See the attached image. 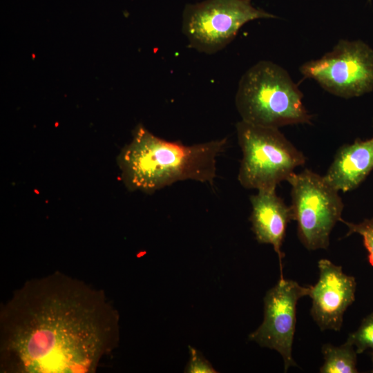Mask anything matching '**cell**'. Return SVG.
Returning <instances> with one entry per match:
<instances>
[{"label":"cell","instance_id":"obj_1","mask_svg":"<svg viewBox=\"0 0 373 373\" xmlns=\"http://www.w3.org/2000/svg\"><path fill=\"white\" fill-rule=\"evenodd\" d=\"M104 291L55 271L27 280L0 308V372L94 373L119 341Z\"/></svg>","mask_w":373,"mask_h":373},{"label":"cell","instance_id":"obj_2","mask_svg":"<svg viewBox=\"0 0 373 373\" xmlns=\"http://www.w3.org/2000/svg\"><path fill=\"white\" fill-rule=\"evenodd\" d=\"M227 144V137H223L186 145L160 138L138 124L132 140L119 153L117 164L121 178L131 191L151 194L184 180L213 186L217 158Z\"/></svg>","mask_w":373,"mask_h":373},{"label":"cell","instance_id":"obj_3","mask_svg":"<svg viewBox=\"0 0 373 373\" xmlns=\"http://www.w3.org/2000/svg\"><path fill=\"white\" fill-rule=\"evenodd\" d=\"M303 94L287 71L262 60L241 77L235 96L241 120L257 126L276 128L311 124L312 115L303 102Z\"/></svg>","mask_w":373,"mask_h":373},{"label":"cell","instance_id":"obj_4","mask_svg":"<svg viewBox=\"0 0 373 373\" xmlns=\"http://www.w3.org/2000/svg\"><path fill=\"white\" fill-rule=\"evenodd\" d=\"M242 151L238 180L247 189H273L303 166L304 154L279 128L264 127L242 120L236 125Z\"/></svg>","mask_w":373,"mask_h":373},{"label":"cell","instance_id":"obj_5","mask_svg":"<svg viewBox=\"0 0 373 373\" xmlns=\"http://www.w3.org/2000/svg\"><path fill=\"white\" fill-rule=\"evenodd\" d=\"M291 186L293 220L298 239L308 250L326 249L331 231L342 220L343 203L338 191L323 176L305 169L287 180Z\"/></svg>","mask_w":373,"mask_h":373},{"label":"cell","instance_id":"obj_6","mask_svg":"<svg viewBox=\"0 0 373 373\" xmlns=\"http://www.w3.org/2000/svg\"><path fill=\"white\" fill-rule=\"evenodd\" d=\"M276 17L251 0H205L186 6L182 30L191 48L210 55L229 44L245 23Z\"/></svg>","mask_w":373,"mask_h":373},{"label":"cell","instance_id":"obj_7","mask_svg":"<svg viewBox=\"0 0 373 373\" xmlns=\"http://www.w3.org/2000/svg\"><path fill=\"white\" fill-rule=\"evenodd\" d=\"M299 70L334 95L359 97L373 90V49L361 40L341 39L331 51L303 64Z\"/></svg>","mask_w":373,"mask_h":373},{"label":"cell","instance_id":"obj_8","mask_svg":"<svg viewBox=\"0 0 373 373\" xmlns=\"http://www.w3.org/2000/svg\"><path fill=\"white\" fill-rule=\"evenodd\" d=\"M309 291L310 285L301 286L296 281L280 277L264 297L262 324L249 336L250 341L280 354L285 372L296 365L292 356L296 305L300 298L309 296Z\"/></svg>","mask_w":373,"mask_h":373},{"label":"cell","instance_id":"obj_9","mask_svg":"<svg viewBox=\"0 0 373 373\" xmlns=\"http://www.w3.org/2000/svg\"><path fill=\"white\" fill-rule=\"evenodd\" d=\"M319 278L310 285L311 315L321 331H339L343 314L355 300V278L345 274L342 267L327 259L318 262Z\"/></svg>","mask_w":373,"mask_h":373},{"label":"cell","instance_id":"obj_10","mask_svg":"<svg viewBox=\"0 0 373 373\" xmlns=\"http://www.w3.org/2000/svg\"><path fill=\"white\" fill-rule=\"evenodd\" d=\"M249 200L251 204L249 220L255 238L259 243L273 246L279 259L280 277H283L282 260L285 254L282 245L287 224L293 220L291 209L276 194V189L258 190Z\"/></svg>","mask_w":373,"mask_h":373},{"label":"cell","instance_id":"obj_11","mask_svg":"<svg viewBox=\"0 0 373 373\" xmlns=\"http://www.w3.org/2000/svg\"><path fill=\"white\" fill-rule=\"evenodd\" d=\"M372 170L373 137L341 147L323 177L337 191L347 192L358 187Z\"/></svg>","mask_w":373,"mask_h":373},{"label":"cell","instance_id":"obj_12","mask_svg":"<svg viewBox=\"0 0 373 373\" xmlns=\"http://www.w3.org/2000/svg\"><path fill=\"white\" fill-rule=\"evenodd\" d=\"M324 363L321 373H357V352L355 347L348 342L340 346L325 343L322 346Z\"/></svg>","mask_w":373,"mask_h":373},{"label":"cell","instance_id":"obj_13","mask_svg":"<svg viewBox=\"0 0 373 373\" xmlns=\"http://www.w3.org/2000/svg\"><path fill=\"white\" fill-rule=\"evenodd\" d=\"M347 342L353 345L357 354L373 350V312L365 316L358 329L349 334Z\"/></svg>","mask_w":373,"mask_h":373},{"label":"cell","instance_id":"obj_14","mask_svg":"<svg viewBox=\"0 0 373 373\" xmlns=\"http://www.w3.org/2000/svg\"><path fill=\"white\" fill-rule=\"evenodd\" d=\"M341 222H343L348 228L347 236L353 233H358L361 236L364 246L368 253V262L373 266V217L364 219L359 223L349 222L343 219Z\"/></svg>","mask_w":373,"mask_h":373},{"label":"cell","instance_id":"obj_15","mask_svg":"<svg viewBox=\"0 0 373 373\" xmlns=\"http://www.w3.org/2000/svg\"><path fill=\"white\" fill-rule=\"evenodd\" d=\"M190 359L185 368L186 373H216L211 364L195 348L189 346Z\"/></svg>","mask_w":373,"mask_h":373},{"label":"cell","instance_id":"obj_16","mask_svg":"<svg viewBox=\"0 0 373 373\" xmlns=\"http://www.w3.org/2000/svg\"><path fill=\"white\" fill-rule=\"evenodd\" d=\"M371 358H372V363H373V350H372V353H371ZM371 372L373 373V369L371 370Z\"/></svg>","mask_w":373,"mask_h":373},{"label":"cell","instance_id":"obj_17","mask_svg":"<svg viewBox=\"0 0 373 373\" xmlns=\"http://www.w3.org/2000/svg\"><path fill=\"white\" fill-rule=\"evenodd\" d=\"M368 2H370H370H371V0H368Z\"/></svg>","mask_w":373,"mask_h":373}]
</instances>
